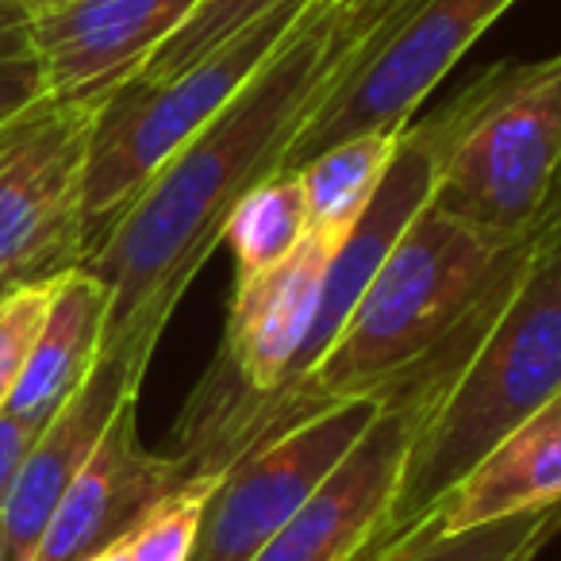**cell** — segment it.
<instances>
[{"label":"cell","mask_w":561,"mask_h":561,"mask_svg":"<svg viewBox=\"0 0 561 561\" xmlns=\"http://www.w3.org/2000/svg\"><path fill=\"white\" fill-rule=\"evenodd\" d=\"M0 561H12V550H9V538H4V527H0Z\"/></svg>","instance_id":"cell-26"},{"label":"cell","mask_w":561,"mask_h":561,"mask_svg":"<svg viewBox=\"0 0 561 561\" xmlns=\"http://www.w3.org/2000/svg\"><path fill=\"white\" fill-rule=\"evenodd\" d=\"M101 101L47 96L0 127V280H55L85 262L81 208Z\"/></svg>","instance_id":"cell-7"},{"label":"cell","mask_w":561,"mask_h":561,"mask_svg":"<svg viewBox=\"0 0 561 561\" xmlns=\"http://www.w3.org/2000/svg\"><path fill=\"white\" fill-rule=\"evenodd\" d=\"M507 254L512 247H496L427 201L374 273L320 366L250 415L239 458L335 404L362 397L381 400L473 312Z\"/></svg>","instance_id":"cell-3"},{"label":"cell","mask_w":561,"mask_h":561,"mask_svg":"<svg viewBox=\"0 0 561 561\" xmlns=\"http://www.w3.org/2000/svg\"><path fill=\"white\" fill-rule=\"evenodd\" d=\"M431 119V208L496 247L530 239L561 173V55L492 66Z\"/></svg>","instance_id":"cell-4"},{"label":"cell","mask_w":561,"mask_h":561,"mask_svg":"<svg viewBox=\"0 0 561 561\" xmlns=\"http://www.w3.org/2000/svg\"><path fill=\"white\" fill-rule=\"evenodd\" d=\"M561 504V392L496 443L427 515L438 535Z\"/></svg>","instance_id":"cell-13"},{"label":"cell","mask_w":561,"mask_h":561,"mask_svg":"<svg viewBox=\"0 0 561 561\" xmlns=\"http://www.w3.org/2000/svg\"><path fill=\"white\" fill-rule=\"evenodd\" d=\"M108 305V289L81 265L55 277L47 320L0 415H12L35 431L47 427L50 415L89 381L93 366L101 362Z\"/></svg>","instance_id":"cell-14"},{"label":"cell","mask_w":561,"mask_h":561,"mask_svg":"<svg viewBox=\"0 0 561 561\" xmlns=\"http://www.w3.org/2000/svg\"><path fill=\"white\" fill-rule=\"evenodd\" d=\"M561 530V504L542 512L507 515V519L469 527L458 535H438L427 519L404 538L385 546L369 561H535Z\"/></svg>","instance_id":"cell-17"},{"label":"cell","mask_w":561,"mask_h":561,"mask_svg":"<svg viewBox=\"0 0 561 561\" xmlns=\"http://www.w3.org/2000/svg\"><path fill=\"white\" fill-rule=\"evenodd\" d=\"M47 73H43V62L35 55L0 62V127L9 124L12 116H20V112L47 101Z\"/></svg>","instance_id":"cell-21"},{"label":"cell","mask_w":561,"mask_h":561,"mask_svg":"<svg viewBox=\"0 0 561 561\" xmlns=\"http://www.w3.org/2000/svg\"><path fill=\"white\" fill-rule=\"evenodd\" d=\"M32 16H43V12H55V9H62V4H70V0H20Z\"/></svg>","instance_id":"cell-25"},{"label":"cell","mask_w":561,"mask_h":561,"mask_svg":"<svg viewBox=\"0 0 561 561\" xmlns=\"http://www.w3.org/2000/svg\"><path fill=\"white\" fill-rule=\"evenodd\" d=\"M553 227H561V173H558V181H553L550 196H546L542 216H538V224H535V234H546V231H553Z\"/></svg>","instance_id":"cell-24"},{"label":"cell","mask_w":561,"mask_h":561,"mask_svg":"<svg viewBox=\"0 0 561 561\" xmlns=\"http://www.w3.org/2000/svg\"><path fill=\"white\" fill-rule=\"evenodd\" d=\"M412 427L415 400L404 389H389L381 397V412L358 438V446L339 461V469L316 489V496L254 553V561L377 558Z\"/></svg>","instance_id":"cell-9"},{"label":"cell","mask_w":561,"mask_h":561,"mask_svg":"<svg viewBox=\"0 0 561 561\" xmlns=\"http://www.w3.org/2000/svg\"><path fill=\"white\" fill-rule=\"evenodd\" d=\"M32 24H35V16L20 0H0V62L35 55Z\"/></svg>","instance_id":"cell-23"},{"label":"cell","mask_w":561,"mask_h":561,"mask_svg":"<svg viewBox=\"0 0 561 561\" xmlns=\"http://www.w3.org/2000/svg\"><path fill=\"white\" fill-rule=\"evenodd\" d=\"M50 289H55V280H32L0 300V412L32 358V346L50 308Z\"/></svg>","instance_id":"cell-20"},{"label":"cell","mask_w":561,"mask_h":561,"mask_svg":"<svg viewBox=\"0 0 561 561\" xmlns=\"http://www.w3.org/2000/svg\"><path fill=\"white\" fill-rule=\"evenodd\" d=\"M331 0H316L242 93L185 142L81 262L108 289L104 351L139 377L181 297L224 242L234 204L285 170L289 147L331 93L343 58Z\"/></svg>","instance_id":"cell-1"},{"label":"cell","mask_w":561,"mask_h":561,"mask_svg":"<svg viewBox=\"0 0 561 561\" xmlns=\"http://www.w3.org/2000/svg\"><path fill=\"white\" fill-rule=\"evenodd\" d=\"M280 4H289V0H201V9L188 16V24L173 39H165L131 81H162L188 70V66H196L204 55L224 47L242 27H250Z\"/></svg>","instance_id":"cell-19"},{"label":"cell","mask_w":561,"mask_h":561,"mask_svg":"<svg viewBox=\"0 0 561 561\" xmlns=\"http://www.w3.org/2000/svg\"><path fill=\"white\" fill-rule=\"evenodd\" d=\"M139 389L142 377L127 362L101 354L89 381L35 435L32 450H27L24 466H20L16 481L9 489V500L0 507V527L9 538L12 561H27L47 519L55 515L58 500L66 496L73 477L93 458L116 412L127 400L139 397Z\"/></svg>","instance_id":"cell-12"},{"label":"cell","mask_w":561,"mask_h":561,"mask_svg":"<svg viewBox=\"0 0 561 561\" xmlns=\"http://www.w3.org/2000/svg\"><path fill=\"white\" fill-rule=\"evenodd\" d=\"M392 389L415 400V427L381 550L561 392V227L515 242L473 312Z\"/></svg>","instance_id":"cell-2"},{"label":"cell","mask_w":561,"mask_h":561,"mask_svg":"<svg viewBox=\"0 0 561 561\" xmlns=\"http://www.w3.org/2000/svg\"><path fill=\"white\" fill-rule=\"evenodd\" d=\"M185 469L165 450L139 438V397L127 400L104 431L55 515L43 527L27 561H85L135 527L154 504L185 484Z\"/></svg>","instance_id":"cell-10"},{"label":"cell","mask_w":561,"mask_h":561,"mask_svg":"<svg viewBox=\"0 0 561 561\" xmlns=\"http://www.w3.org/2000/svg\"><path fill=\"white\" fill-rule=\"evenodd\" d=\"M216 477H188L178 492L154 504L127 535L85 561H188Z\"/></svg>","instance_id":"cell-18"},{"label":"cell","mask_w":561,"mask_h":561,"mask_svg":"<svg viewBox=\"0 0 561 561\" xmlns=\"http://www.w3.org/2000/svg\"><path fill=\"white\" fill-rule=\"evenodd\" d=\"M308 239V204L300 178L293 170L273 173L254 185L224 227V242H231L239 277H254L300 250Z\"/></svg>","instance_id":"cell-16"},{"label":"cell","mask_w":561,"mask_h":561,"mask_svg":"<svg viewBox=\"0 0 561 561\" xmlns=\"http://www.w3.org/2000/svg\"><path fill=\"white\" fill-rule=\"evenodd\" d=\"M397 142L400 131L354 135V139L335 142V147L308 158L300 170H293L305 188L312 239H320L331 250L343 247V239L374 204L377 188L397 158Z\"/></svg>","instance_id":"cell-15"},{"label":"cell","mask_w":561,"mask_h":561,"mask_svg":"<svg viewBox=\"0 0 561 561\" xmlns=\"http://www.w3.org/2000/svg\"><path fill=\"white\" fill-rule=\"evenodd\" d=\"M12 289H20V285H9V280H0V300L9 297V293H12Z\"/></svg>","instance_id":"cell-27"},{"label":"cell","mask_w":561,"mask_h":561,"mask_svg":"<svg viewBox=\"0 0 561 561\" xmlns=\"http://www.w3.org/2000/svg\"><path fill=\"white\" fill-rule=\"evenodd\" d=\"M404 0H331V16H335V39L343 50H354L400 9Z\"/></svg>","instance_id":"cell-22"},{"label":"cell","mask_w":561,"mask_h":561,"mask_svg":"<svg viewBox=\"0 0 561 561\" xmlns=\"http://www.w3.org/2000/svg\"><path fill=\"white\" fill-rule=\"evenodd\" d=\"M377 412V397L346 400L242 454L216 477L188 561H254L358 446Z\"/></svg>","instance_id":"cell-8"},{"label":"cell","mask_w":561,"mask_h":561,"mask_svg":"<svg viewBox=\"0 0 561 561\" xmlns=\"http://www.w3.org/2000/svg\"><path fill=\"white\" fill-rule=\"evenodd\" d=\"M201 0H70L32 24L50 96L101 101L135 78Z\"/></svg>","instance_id":"cell-11"},{"label":"cell","mask_w":561,"mask_h":561,"mask_svg":"<svg viewBox=\"0 0 561 561\" xmlns=\"http://www.w3.org/2000/svg\"><path fill=\"white\" fill-rule=\"evenodd\" d=\"M312 4L316 0H289L188 70L162 81H127L104 96L85 170V257L150 185V178L242 93Z\"/></svg>","instance_id":"cell-5"},{"label":"cell","mask_w":561,"mask_h":561,"mask_svg":"<svg viewBox=\"0 0 561 561\" xmlns=\"http://www.w3.org/2000/svg\"><path fill=\"white\" fill-rule=\"evenodd\" d=\"M512 4L515 0H404L343 58L335 89L289 147L285 170H300L308 158L354 135L404 131L431 89Z\"/></svg>","instance_id":"cell-6"}]
</instances>
